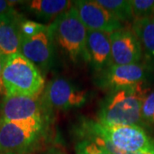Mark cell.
Segmentation results:
<instances>
[{
  "label": "cell",
  "mask_w": 154,
  "mask_h": 154,
  "mask_svg": "<svg viewBox=\"0 0 154 154\" xmlns=\"http://www.w3.org/2000/svg\"><path fill=\"white\" fill-rule=\"evenodd\" d=\"M141 119L144 125L154 123V91L146 94L142 102Z\"/></svg>",
  "instance_id": "d6986e66"
},
{
  "label": "cell",
  "mask_w": 154,
  "mask_h": 154,
  "mask_svg": "<svg viewBox=\"0 0 154 154\" xmlns=\"http://www.w3.org/2000/svg\"><path fill=\"white\" fill-rule=\"evenodd\" d=\"M25 19L17 13L6 17L0 23V50L5 56L20 53L21 47V22Z\"/></svg>",
  "instance_id": "4fadbf2b"
},
{
  "label": "cell",
  "mask_w": 154,
  "mask_h": 154,
  "mask_svg": "<svg viewBox=\"0 0 154 154\" xmlns=\"http://www.w3.org/2000/svg\"><path fill=\"white\" fill-rule=\"evenodd\" d=\"M6 58H7V56L4 54L0 55V94H5V88L2 82V74H3V69H4Z\"/></svg>",
  "instance_id": "44dd1931"
},
{
  "label": "cell",
  "mask_w": 154,
  "mask_h": 154,
  "mask_svg": "<svg viewBox=\"0 0 154 154\" xmlns=\"http://www.w3.org/2000/svg\"><path fill=\"white\" fill-rule=\"evenodd\" d=\"M54 45L51 25L42 24L32 35H22L20 53L45 73L52 65Z\"/></svg>",
  "instance_id": "52a82bcc"
},
{
  "label": "cell",
  "mask_w": 154,
  "mask_h": 154,
  "mask_svg": "<svg viewBox=\"0 0 154 154\" xmlns=\"http://www.w3.org/2000/svg\"><path fill=\"white\" fill-rule=\"evenodd\" d=\"M15 1H5L0 0V18L12 17L17 14L18 12L14 8Z\"/></svg>",
  "instance_id": "ffe728a7"
},
{
  "label": "cell",
  "mask_w": 154,
  "mask_h": 154,
  "mask_svg": "<svg viewBox=\"0 0 154 154\" xmlns=\"http://www.w3.org/2000/svg\"><path fill=\"white\" fill-rule=\"evenodd\" d=\"M149 72L148 68L140 63L127 65L113 64L96 73L94 82L100 89L110 92L143 83Z\"/></svg>",
  "instance_id": "ba28073f"
},
{
  "label": "cell",
  "mask_w": 154,
  "mask_h": 154,
  "mask_svg": "<svg viewBox=\"0 0 154 154\" xmlns=\"http://www.w3.org/2000/svg\"><path fill=\"white\" fill-rule=\"evenodd\" d=\"M0 154H15V153H12V152H0Z\"/></svg>",
  "instance_id": "603a6c76"
},
{
  "label": "cell",
  "mask_w": 154,
  "mask_h": 154,
  "mask_svg": "<svg viewBox=\"0 0 154 154\" xmlns=\"http://www.w3.org/2000/svg\"><path fill=\"white\" fill-rule=\"evenodd\" d=\"M3 53H2V51H1V50H0V55H2Z\"/></svg>",
  "instance_id": "d4e9b609"
},
{
  "label": "cell",
  "mask_w": 154,
  "mask_h": 154,
  "mask_svg": "<svg viewBox=\"0 0 154 154\" xmlns=\"http://www.w3.org/2000/svg\"><path fill=\"white\" fill-rule=\"evenodd\" d=\"M73 5L88 30L101 31L110 34L123 28L122 22L95 0H79L73 2Z\"/></svg>",
  "instance_id": "30bf717a"
},
{
  "label": "cell",
  "mask_w": 154,
  "mask_h": 154,
  "mask_svg": "<svg viewBox=\"0 0 154 154\" xmlns=\"http://www.w3.org/2000/svg\"><path fill=\"white\" fill-rule=\"evenodd\" d=\"M76 154H112L102 145L91 139H82L75 147Z\"/></svg>",
  "instance_id": "ac0fdd59"
},
{
  "label": "cell",
  "mask_w": 154,
  "mask_h": 154,
  "mask_svg": "<svg viewBox=\"0 0 154 154\" xmlns=\"http://www.w3.org/2000/svg\"><path fill=\"white\" fill-rule=\"evenodd\" d=\"M46 154H64L63 152H62L61 151L59 150H57V149H52V150H51L49 151Z\"/></svg>",
  "instance_id": "7402d4cb"
},
{
  "label": "cell",
  "mask_w": 154,
  "mask_h": 154,
  "mask_svg": "<svg viewBox=\"0 0 154 154\" xmlns=\"http://www.w3.org/2000/svg\"><path fill=\"white\" fill-rule=\"evenodd\" d=\"M54 43L74 63H89L88 29L81 21L74 5L51 23Z\"/></svg>",
  "instance_id": "3957f363"
},
{
  "label": "cell",
  "mask_w": 154,
  "mask_h": 154,
  "mask_svg": "<svg viewBox=\"0 0 154 154\" xmlns=\"http://www.w3.org/2000/svg\"><path fill=\"white\" fill-rule=\"evenodd\" d=\"M113 64L138 63L142 57V47L136 35L129 28H122L110 34Z\"/></svg>",
  "instance_id": "8fae6325"
},
{
  "label": "cell",
  "mask_w": 154,
  "mask_h": 154,
  "mask_svg": "<svg viewBox=\"0 0 154 154\" xmlns=\"http://www.w3.org/2000/svg\"><path fill=\"white\" fill-rule=\"evenodd\" d=\"M42 97L50 110H66L82 107L88 100V93L63 78H57L45 86Z\"/></svg>",
  "instance_id": "9c48e42d"
},
{
  "label": "cell",
  "mask_w": 154,
  "mask_h": 154,
  "mask_svg": "<svg viewBox=\"0 0 154 154\" xmlns=\"http://www.w3.org/2000/svg\"><path fill=\"white\" fill-rule=\"evenodd\" d=\"M46 120L8 122L0 119V152L26 154L37 147L46 130Z\"/></svg>",
  "instance_id": "5b68a950"
},
{
  "label": "cell",
  "mask_w": 154,
  "mask_h": 154,
  "mask_svg": "<svg viewBox=\"0 0 154 154\" xmlns=\"http://www.w3.org/2000/svg\"><path fill=\"white\" fill-rule=\"evenodd\" d=\"M134 20L154 16V0H130Z\"/></svg>",
  "instance_id": "e0dca14e"
},
{
  "label": "cell",
  "mask_w": 154,
  "mask_h": 154,
  "mask_svg": "<svg viewBox=\"0 0 154 154\" xmlns=\"http://www.w3.org/2000/svg\"><path fill=\"white\" fill-rule=\"evenodd\" d=\"M143 83L110 91L101 101L98 122L105 125L145 126L141 119V105L148 94Z\"/></svg>",
  "instance_id": "6da1fadb"
},
{
  "label": "cell",
  "mask_w": 154,
  "mask_h": 154,
  "mask_svg": "<svg viewBox=\"0 0 154 154\" xmlns=\"http://www.w3.org/2000/svg\"><path fill=\"white\" fill-rule=\"evenodd\" d=\"M87 47L89 63L95 73L102 71L113 65L109 33L88 30Z\"/></svg>",
  "instance_id": "7c38bea8"
},
{
  "label": "cell",
  "mask_w": 154,
  "mask_h": 154,
  "mask_svg": "<svg viewBox=\"0 0 154 154\" xmlns=\"http://www.w3.org/2000/svg\"><path fill=\"white\" fill-rule=\"evenodd\" d=\"M132 31L139 39L147 58L154 62V16L134 19Z\"/></svg>",
  "instance_id": "9a60e30c"
},
{
  "label": "cell",
  "mask_w": 154,
  "mask_h": 154,
  "mask_svg": "<svg viewBox=\"0 0 154 154\" xmlns=\"http://www.w3.org/2000/svg\"><path fill=\"white\" fill-rule=\"evenodd\" d=\"M51 110L40 96L5 95L0 104V119L8 122L48 120Z\"/></svg>",
  "instance_id": "8992f818"
},
{
  "label": "cell",
  "mask_w": 154,
  "mask_h": 154,
  "mask_svg": "<svg viewBox=\"0 0 154 154\" xmlns=\"http://www.w3.org/2000/svg\"><path fill=\"white\" fill-rule=\"evenodd\" d=\"M25 4L28 11L38 19L51 24L73 5V1L33 0L25 2Z\"/></svg>",
  "instance_id": "5bb4252c"
},
{
  "label": "cell",
  "mask_w": 154,
  "mask_h": 154,
  "mask_svg": "<svg viewBox=\"0 0 154 154\" xmlns=\"http://www.w3.org/2000/svg\"><path fill=\"white\" fill-rule=\"evenodd\" d=\"M5 18H6V17H5ZM4 19H5V18H0V23H1V22L4 21Z\"/></svg>",
  "instance_id": "cb8c5ba5"
},
{
  "label": "cell",
  "mask_w": 154,
  "mask_h": 154,
  "mask_svg": "<svg viewBox=\"0 0 154 154\" xmlns=\"http://www.w3.org/2000/svg\"><path fill=\"white\" fill-rule=\"evenodd\" d=\"M120 22L134 21L130 0H96Z\"/></svg>",
  "instance_id": "2e32d148"
},
{
  "label": "cell",
  "mask_w": 154,
  "mask_h": 154,
  "mask_svg": "<svg viewBox=\"0 0 154 154\" xmlns=\"http://www.w3.org/2000/svg\"><path fill=\"white\" fill-rule=\"evenodd\" d=\"M78 134L105 139L119 151L128 153H154V139L138 125H105L98 121L83 119Z\"/></svg>",
  "instance_id": "7a4b0ae2"
},
{
  "label": "cell",
  "mask_w": 154,
  "mask_h": 154,
  "mask_svg": "<svg viewBox=\"0 0 154 154\" xmlns=\"http://www.w3.org/2000/svg\"><path fill=\"white\" fill-rule=\"evenodd\" d=\"M2 82L5 95L40 96L45 88L43 74L21 53L7 56Z\"/></svg>",
  "instance_id": "277c9868"
}]
</instances>
